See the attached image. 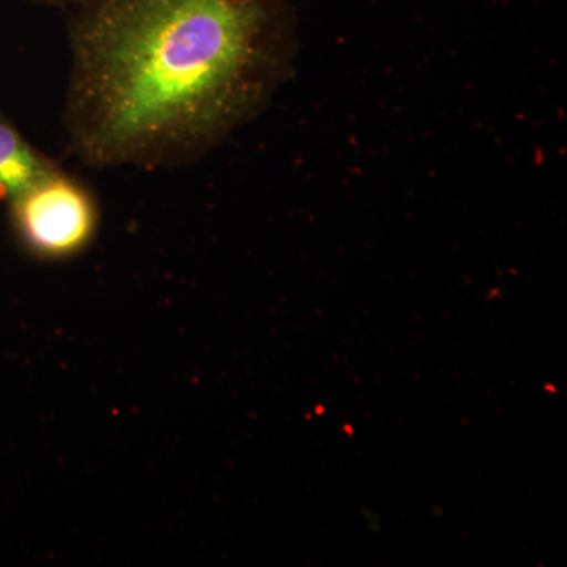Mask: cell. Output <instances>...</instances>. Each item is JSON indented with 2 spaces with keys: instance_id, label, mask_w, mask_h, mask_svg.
Listing matches in <instances>:
<instances>
[{
  "instance_id": "cell-1",
  "label": "cell",
  "mask_w": 567,
  "mask_h": 567,
  "mask_svg": "<svg viewBox=\"0 0 567 567\" xmlns=\"http://www.w3.org/2000/svg\"><path fill=\"white\" fill-rule=\"evenodd\" d=\"M63 128L87 166L196 162L270 102L292 65L286 0H80Z\"/></svg>"
},
{
  "instance_id": "cell-4",
  "label": "cell",
  "mask_w": 567,
  "mask_h": 567,
  "mask_svg": "<svg viewBox=\"0 0 567 567\" xmlns=\"http://www.w3.org/2000/svg\"><path fill=\"white\" fill-rule=\"evenodd\" d=\"M22 2L33 3V6L48 7V9L69 11L71 7L76 6L80 0H22Z\"/></svg>"
},
{
  "instance_id": "cell-3",
  "label": "cell",
  "mask_w": 567,
  "mask_h": 567,
  "mask_svg": "<svg viewBox=\"0 0 567 567\" xmlns=\"http://www.w3.org/2000/svg\"><path fill=\"white\" fill-rule=\"evenodd\" d=\"M61 164L33 147L0 111V203L7 204Z\"/></svg>"
},
{
  "instance_id": "cell-2",
  "label": "cell",
  "mask_w": 567,
  "mask_h": 567,
  "mask_svg": "<svg viewBox=\"0 0 567 567\" xmlns=\"http://www.w3.org/2000/svg\"><path fill=\"white\" fill-rule=\"evenodd\" d=\"M7 205L14 237L40 260L78 256L99 230L95 196L62 167L33 182Z\"/></svg>"
}]
</instances>
